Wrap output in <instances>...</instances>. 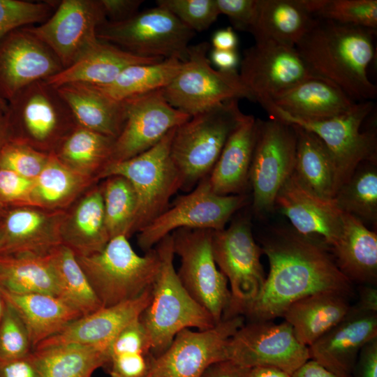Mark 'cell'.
I'll return each instance as SVG.
<instances>
[{
  "mask_svg": "<svg viewBox=\"0 0 377 377\" xmlns=\"http://www.w3.org/2000/svg\"><path fill=\"white\" fill-rule=\"evenodd\" d=\"M325 244L295 230L274 228L263 238L261 249L269 272L257 295L229 308L223 318L241 316L249 321L282 317L295 301L318 293L352 295L350 281L338 267Z\"/></svg>",
  "mask_w": 377,
  "mask_h": 377,
  "instance_id": "1",
  "label": "cell"
},
{
  "mask_svg": "<svg viewBox=\"0 0 377 377\" xmlns=\"http://www.w3.org/2000/svg\"><path fill=\"white\" fill-rule=\"evenodd\" d=\"M376 30L316 18L295 49L315 76L328 80L355 102L374 101L376 85L367 69Z\"/></svg>",
  "mask_w": 377,
  "mask_h": 377,
  "instance_id": "2",
  "label": "cell"
},
{
  "mask_svg": "<svg viewBox=\"0 0 377 377\" xmlns=\"http://www.w3.org/2000/svg\"><path fill=\"white\" fill-rule=\"evenodd\" d=\"M161 258L159 272L152 284V296L139 320L151 341L154 357L163 353L184 329L206 330L216 324L182 284L174 266L172 238L162 239L156 246Z\"/></svg>",
  "mask_w": 377,
  "mask_h": 377,
  "instance_id": "3",
  "label": "cell"
},
{
  "mask_svg": "<svg viewBox=\"0 0 377 377\" xmlns=\"http://www.w3.org/2000/svg\"><path fill=\"white\" fill-rule=\"evenodd\" d=\"M238 101L222 102L176 128L170 155L182 175L184 189L209 175L230 135L249 117L242 112Z\"/></svg>",
  "mask_w": 377,
  "mask_h": 377,
  "instance_id": "4",
  "label": "cell"
},
{
  "mask_svg": "<svg viewBox=\"0 0 377 377\" xmlns=\"http://www.w3.org/2000/svg\"><path fill=\"white\" fill-rule=\"evenodd\" d=\"M75 257L103 307L139 297L152 286L161 267L156 248L139 256L124 235L110 239L98 253Z\"/></svg>",
  "mask_w": 377,
  "mask_h": 377,
  "instance_id": "5",
  "label": "cell"
},
{
  "mask_svg": "<svg viewBox=\"0 0 377 377\" xmlns=\"http://www.w3.org/2000/svg\"><path fill=\"white\" fill-rule=\"evenodd\" d=\"M176 128L145 152L125 161L108 163L98 176H122L133 187L138 205L131 235L163 213L168 207L172 196L183 188L182 175L170 155Z\"/></svg>",
  "mask_w": 377,
  "mask_h": 377,
  "instance_id": "6",
  "label": "cell"
},
{
  "mask_svg": "<svg viewBox=\"0 0 377 377\" xmlns=\"http://www.w3.org/2000/svg\"><path fill=\"white\" fill-rule=\"evenodd\" d=\"M10 139L45 153H53L77 126L57 89L45 80L35 82L7 103Z\"/></svg>",
  "mask_w": 377,
  "mask_h": 377,
  "instance_id": "7",
  "label": "cell"
},
{
  "mask_svg": "<svg viewBox=\"0 0 377 377\" xmlns=\"http://www.w3.org/2000/svg\"><path fill=\"white\" fill-rule=\"evenodd\" d=\"M209 47L207 42L189 45L179 72L162 89L172 106L191 117L231 99L254 101L237 71L212 68L207 57Z\"/></svg>",
  "mask_w": 377,
  "mask_h": 377,
  "instance_id": "8",
  "label": "cell"
},
{
  "mask_svg": "<svg viewBox=\"0 0 377 377\" xmlns=\"http://www.w3.org/2000/svg\"><path fill=\"white\" fill-rule=\"evenodd\" d=\"M97 38L141 57L186 59L195 32L168 10L156 6L118 22H105Z\"/></svg>",
  "mask_w": 377,
  "mask_h": 377,
  "instance_id": "9",
  "label": "cell"
},
{
  "mask_svg": "<svg viewBox=\"0 0 377 377\" xmlns=\"http://www.w3.org/2000/svg\"><path fill=\"white\" fill-rule=\"evenodd\" d=\"M374 110V101H366L357 102L346 112L325 119L302 120L282 115L271 118L308 129L322 140L334 165L337 193L360 163L376 159V132L374 128L362 130L363 123Z\"/></svg>",
  "mask_w": 377,
  "mask_h": 377,
  "instance_id": "10",
  "label": "cell"
},
{
  "mask_svg": "<svg viewBox=\"0 0 377 377\" xmlns=\"http://www.w3.org/2000/svg\"><path fill=\"white\" fill-rule=\"evenodd\" d=\"M246 200L243 194L221 195L215 193L207 177L191 193L179 196L170 207L140 230L138 244L147 252L178 229H223Z\"/></svg>",
  "mask_w": 377,
  "mask_h": 377,
  "instance_id": "11",
  "label": "cell"
},
{
  "mask_svg": "<svg viewBox=\"0 0 377 377\" xmlns=\"http://www.w3.org/2000/svg\"><path fill=\"white\" fill-rule=\"evenodd\" d=\"M212 230L181 228L171 233L175 255L180 258L178 277L188 294L214 318L222 320L231 299L228 280L215 263Z\"/></svg>",
  "mask_w": 377,
  "mask_h": 377,
  "instance_id": "12",
  "label": "cell"
},
{
  "mask_svg": "<svg viewBox=\"0 0 377 377\" xmlns=\"http://www.w3.org/2000/svg\"><path fill=\"white\" fill-rule=\"evenodd\" d=\"M296 143L291 124L271 117L260 119L249 172L257 214H266L275 208L278 192L294 171Z\"/></svg>",
  "mask_w": 377,
  "mask_h": 377,
  "instance_id": "13",
  "label": "cell"
},
{
  "mask_svg": "<svg viewBox=\"0 0 377 377\" xmlns=\"http://www.w3.org/2000/svg\"><path fill=\"white\" fill-rule=\"evenodd\" d=\"M226 354L227 360L248 368L273 367L290 375L310 359L309 348L285 320L244 323L228 340Z\"/></svg>",
  "mask_w": 377,
  "mask_h": 377,
  "instance_id": "14",
  "label": "cell"
},
{
  "mask_svg": "<svg viewBox=\"0 0 377 377\" xmlns=\"http://www.w3.org/2000/svg\"><path fill=\"white\" fill-rule=\"evenodd\" d=\"M106 21L100 0H62L47 20L28 29L66 68L98 43L97 29Z\"/></svg>",
  "mask_w": 377,
  "mask_h": 377,
  "instance_id": "15",
  "label": "cell"
},
{
  "mask_svg": "<svg viewBox=\"0 0 377 377\" xmlns=\"http://www.w3.org/2000/svg\"><path fill=\"white\" fill-rule=\"evenodd\" d=\"M244 320L237 316L222 319L209 330L180 331L168 348L154 357L146 377H201L210 364L227 360L228 341Z\"/></svg>",
  "mask_w": 377,
  "mask_h": 377,
  "instance_id": "16",
  "label": "cell"
},
{
  "mask_svg": "<svg viewBox=\"0 0 377 377\" xmlns=\"http://www.w3.org/2000/svg\"><path fill=\"white\" fill-rule=\"evenodd\" d=\"M212 248L219 269L230 283L231 299L227 309L253 299L265 276L260 263L263 252L254 239L249 220L240 218L227 228L212 230Z\"/></svg>",
  "mask_w": 377,
  "mask_h": 377,
  "instance_id": "17",
  "label": "cell"
},
{
  "mask_svg": "<svg viewBox=\"0 0 377 377\" xmlns=\"http://www.w3.org/2000/svg\"><path fill=\"white\" fill-rule=\"evenodd\" d=\"M241 79L261 106L300 82L315 76L295 47L257 41L244 51Z\"/></svg>",
  "mask_w": 377,
  "mask_h": 377,
  "instance_id": "18",
  "label": "cell"
},
{
  "mask_svg": "<svg viewBox=\"0 0 377 377\" xmlns=\"http://www.w3.org/2000/svg\"><path fill=\"white\" fill-rule=\"evenodd\" d=\"M125 101L126 120L114 140L110 163L125 161L145 152L191 117L172 106L162 89Z\"/></svg>",
  "mask_w": 377,
  "mask_h": 377,
  "instance_id": "19",
  "label": "cell"
},
{
  "mask_svg": "<svg viewBox=\"0 0 377 377\" xmlns=\"http://www.w3.org/2000/svg\"><path fill=\"white\" fill-rule=\"evenodd\" d=\"M64 69L54 53L28 27L0 41V100L6 103L31 84Z\"/></svg>",
  "mask_w": 377,
  "mask_h": 377,
  "instance_id": "20",
  "label": "cell"
},
{
  "mask_svg": "<svg viewBox=\"0 0 377 377\" xmlns=\"http://www.w3.org/2000/svg\"><path fill=\"white\" fill-rule=\"evenodd\" d=\"M377 338V310L357 302L334 327L309 346L310 359L346 377L363 346Z\"/></svg>",
  "mask_w": 377,
  "mask_h": 377,
  "instance_id": "21",
  "label": "cell"
},
{
  "mask_svg": "<svg viewBox=\"0 0 377 377\" xmlns=\"http://www.w3.org/2000/svg\"><path fill=\"white\" fill-rule=\"evenodd\" d=\"M275 207L281 209L300 235L318 237L331 248L337 242L342 229L343 212L333 199L313 194L293 174L278 192Z\"/></svg>",
  "mask_w": 377,
  "mask_h": 377,
  "instance_id": "22",
  "label": "cell"
},
{
  "mask_svg": "<svg viewBox=\"0 0 377 377\" xmlns=\"http://www.w3.org/2000/svg\"><path fill=\"white\" fill-rule=\"evenodd\" d=\"M151 296L152 286L136 298L102 307L94 313L81 316L59 333L41 342L34 350L70 343L107 350L110 343L124 327L139 318Z\"/></svg>",
  "mask_w": 377,
  "mask_h": 377,
  "instance_id": "23",
  "label": "cell"
},
{
  "mask_svg": "<svg viewBox=\"0 0 377 377\" xmlns=\"http://www.w3.org/2000/svg\"><path fill=\"white\" fill-rule=\"evenodd\" d=\"M66 213L32 206L9 212L0 223L3 248L0 253L47 255L62 244L61 230Z\"/></svg>",
  "mask_w": 377,
  "mask_h": 377,
  "instance_id": "24",
  "label": "cell"
},
{
  "mask_svg": "<svg viewBox=\"0 0 377 377\" xmlns=\"http://www.w3.org/2000/svg\"><path fill=\"white\" fill-rule=\"evenodd\" d=\"M356 103L332 82L313 77L274 97L262 107L269 117L282 115L315 121L345 113Z\"/></svg>",
  "mask_w": 377,
  "mask_h": 377,
  "instance_id": "25",
  "label": "cell"
},
{
  "mask_svg": "<svg viewBox=\"0 0 377 377\" xmlns=\"http://www.w3.org/2000/svg\"><path fill=\"white\" fill-rule=\"evenodd\" d=\"M259 122V119L249 115L229 137L207 176L215 193L221 195L242 194L246 188Z\"/></svg>",
  "mask_w": 377,
  "mask_h": 377,
  "instance_id": "26",
  "label": "cell"
},
{
  "mask_svg": "<svg viewBox=\"0 0 377 377\" xmlns=\"http://www.w3.org/2000/svg\"><path fill=\"white\" fill-rule=\"evenodd\" d=\"M163 59L136 56L99 40L93 48L73 65L45 80L54 87L69 83L103 87L113 82L123 70L130 66L152 64Z\"/></svg>",
  "mask_w": 377,
  "mask_h": 377,
  "instance_id": "27",
  "label": "cell"
},
{
  "mask_svg": "<svg viewBox=\"0 0 377 377\" xmlns=\"http://www.w3.org/2000/svg\"><path fill=\"white\" fill-rule=\"evenodd\" d=\"M58 92L68 105L77 126L116 139L126 120V101H118L94 87L69 83Z\"/></svg>",
  "mask_w": 377,
  "mask_h": 377,
  "instance_id": "28",
  "label": "cell"
},
{
  "mask_svg": "<svg viewBox=\"0 0 377 377\" xmlns=\"http://www.w3.org/2000/svg\"><path fill=\"white\" fill-rule=\"evenodd\" d=\"M331 249L338 267L350 281L376 283L377 234L360 219L343 212L341 232Z\"/></svg>",
  "mask_w": 377,
  "mask_h": 377,
  "instance_id": "29",
  "label": "cell"
},
{
  "mask_svg": "<svg viewBox=\"0 0 377 377\" xmlns=\"http://www.w3.org/2000/svg\"><path fill=\"white\" fill-rule=\"evenodd\" d=\"M348 297L335 291L311 295L290 304L282 318L292 327L297 339L309 347L347 314L351 307Z\"/></svg>",
  "mask_w": 377,
  "mask_h": 377,
  "instance_id": "30",
  "label": "cell"
},
{
  "mask_svg": "<svg viewBox=\"0 0 377 377\" xmlns=\"http://www.w3.org/2000/svg\"><path fill=\"white\" fill-rule=\"evenodd\" d=\"M1 292L4 300L23 321L33 350L82 316L57 296L45 293L14 294L2 290Z\"/></svg>",
  "mask_w": 377,
  "mask_h": 377,
  "instance_id": "31",
  "label": "cell"
},
{
  "mask_svg": "<svg viewBox=\"0 0 377 377\" xmlns=\"http://www.w3.org/2000/svg\"><path fill=\"white\" fill-rule=\"evenodd\" d=\"M62 244L75 256L101 251L110 238L106 228L102 188L90 191L66 214L61 230Z\"/></svg>",
  "mask_w": 377,
  "mask_h": 377,
  "instance_id": "32",
  "label": "cell"
},
{
  "mask_svg": "<svg viewBox=\"0 0 377 377\" xmlns=\"http://www.w3.org/2000/svg\"><path fill=\"white\" fill-rule=\"evenodd\" d=\"M316 20L301 0H259L249 32L256 42L269 40L295 47Z\"/></svg>",
  "mask_w": 377,
  "mask_h": 377,
  "instance_id": "33",
  "label": "cell"
},
{
  "mask_svg": "<svg viewBox=\"0 0 377 377\" xmlns=\"http://www.w3.org/2000/svg\"><path fill=\"white\" fill-rule=\"evenodd\" d=\"M296 133L293 175L307 190L327 200L336 194V172L331 155L322 140L311 131L291 124Z\"/></svg>",
  "mask_w": 377,
  "mask_h": 377,
  "instance_id": "34",
  "label": "cell"
},
{
  "mask_svg": "<svg viewBox=\"0 0 377 377\" xmlns=\"http://www.w3.org/2000/svg\"><path fill=\"white\" fill-rule=\"evenodd\" d=\"M49 254L0 253V289L14 294L45 293L58 297Z\"/></svg>",
  "mask_w": 377,
  "mask_h": 377,
  "instance_id": "35",
  "label": "cell"
},
{
  "mask_svg": "<svg viewBox=\"0 0 377 377\" xmlns=\"http://www.w3.org/2000/svg\"><path fill=\"white\" fill-rule=\"evenodd\" d=\"M114 138L76 126L53 154L66 166L89 178L110 163Z\"/></svg>",
  "mask_w": 377,
  "mask_h": 377,
  "instance_id": "36",
  "label": "cell"
},
{
  "mask_svg": "<svg viewBox=\"0 0 377 377\" xmlns=\"http://www.w3.org/2000/svg\"><path fill=\"white\" fill-rule=\"evenodd\" d=\"M41 377H92L105 368L107 350L88 345L63 344L33 350Z\"/></svg>",
  "mask_w": 377,
  "mask_h": 377,
  "instance_id": "37",
  "label": "cell"
},
{
  "mask_svg": "<svg viewBox=\"0 0 377 377\" xmlns=\"http://www.w3.org/2000/svg\"><path fill=\"white\" fill-rule=\"evenodd\" d=\"M182 63L178 59L169 58L152 64L132 65L110 84L94 87L114 100L123 101L167 87L179 72Z\"/></svg>",
  "mask_w": 377,
  "mask_h": 377,
  "instance_id": "38",
  "label": "cell"
},
{
  "mask_svg": "<svg viewBox=\"0 0 377 377\" xmlns=\"http://www.w3.org/2000/svg\"><path fill=\"white\" fill-rule=\"evenodd\" d=\"M90 179L75 172L50 153L45 168L34 179L31 206L61 210L83 190Z\"/></svg>",
  "mask_w": 377,
  "mask_h": 377,
  "instance_id": "39",
  "label": "cell"
},
{
  "mask_svg": "<svg viewBox=\"0 0 377 377\" xmlns=\"http://www.w3.org/2000/svg\"><path fill=\"white\" fill-rule=\"evenodd\" d=\"M58 288V297L82 316L102 308L73 251L61 244L49 254Z\"/></svg>",
  "mask_w": 377,
  "mask_h": 377,
  "instance_id": "40",
  "label": "cell"
},
{
  "mask_svg": "<svg viewBox=\"0 0 377 377\" xmlns=\"http://www.w3.org/2000/svg\"><path fill=\"white\" fill-rule=\"evenodd\" d=\"M337 207L365 225L377 223L376 159L360 163L333 198Z\"/></svg>",
  "mask_w": 377,
  "mask_h": 377,
  "instance_id": "41",
  "label": "cell"
},
{
  "mask_svg": "<svg viewBox=\"0 0 377 377\" xmlns=\"http://www.w3.org/2000/svg\"><path fill=\"white\" fill-rule=\"evenodd\" d=\"M102 188L106 228L112 239L119 235L128 238L137 212V197L128 179L119 175L107 177Z\"/></svg>",
  "mask_w": 377,
  "mask_h": 377,
  "instance_id": "42",
  "label": "cell"
},
{
  "mask_svg": "<svg viewBox=\"0 0 377 377\" xmlns=\"http://www.w3.org/2000/svg\"><path fill=\"white\" fill-rule=\"evenodd\" d=\"M314 17L342 24L377 29L376 0H301Z\"/></svg>",
  "mask_w": 377,
  "mask_h": 377,
  "instance_id": "43",
  "label": "cell"
},
{
  "mask_svg": "<svg viewBox=\"0 0 377 377\" xmlns=\"http://www.w3.org/2000/svg\"><path fill=\"white\" fill-rule=\"evenodd\" d=\"M58 3L57 1L0 0V41L15 29L44 22Z\"/></svg>",
  "mask_w": 377,
  "mask_h": 377,
  "instance_id": "44",
  "label": "cell"
},
{
  "mask_svg": "<svg viewBox=\"0 0 377 377\" xmlns=\"http://www.w3.org/2000/svg\"><path fill=\"white\" fill-rule=\"evenodd\" d=\"M50 154L10 139L0 151V168L34 180L45 168Z\"/></svg>",
  "mask_w": 377,
  "mask_h": 377,
  "instance_id": "45",
  "label": "cell"
},
{
  "mask_svg": "<svg viewBox=\"0 0 377 377\" xmlns=\"http://www.w3.org/2000/svg\"><path fill=\"white\" fill-rule=\"evenodd\" d=\"M32 351L29 334L23 321L15 310L4 300L0 318V361L22 357Z\"/></svg>",
  "mask_w": 377,
  "mask_h": 377,
  "instance_id": "46",
  "label": "cell"
},
{
  "mask_svg": "<svg viewBox=\"0 0 377 377\" xmlns=\"http://www.w3.org/2000/svg\"><path fill=\"white\" fill-rule=\"evenodd\" d=\"M158 6L168 10L193 31L207 29L220 15L216 0H158Z\"/></svg>",
  "mask_w": 377,
  "mask_h": 377,
  "instance_id": "47",
  "label": "cell"
},
{
  "mask_svg": "<svg viewBox=\"0 0 377 377\" xmlns=\"http://www.w3.org/2000/svg\"><path fill=\"white\" fill-rule=\"evenodd\" d=\"M151 350L150 337L139 318L124 327L107 348L110 357L125 353H149Z\"/></svg>",
  "mask_w": 377,
  "mask_h": 377,
  "instance_id": "48",
  "label": "cell"
},
{
  "mask_svg": "<svg viewBox=\"0 0 377 377\" xmlns=\"http://www.w3.org/2000/svg\"><path fill=\"white\" fill-rule=\"evenodd\" d=\"M154 356L151 353H125L109 357L105 369L110 377H146Z\"/></svg>",
  "mask_w": 377,
  "mask_h": 377,
  "instance_id": "49",
  "label": "cell"
},
{
  "mask_svg": "<svg viewBox=\"0 0 377 377\" xmlns=\"http://www.w3.org/2000/svg\"><path fill=\"white\" fill-rule=\"evenodd\" d=\"M34 180L0 168V201L3 204L31 206Z\"/></svg>",
  "mask_w": 377,
  "mask_h": 377,
  "instance_id": "50",
  "label": "cell"
},
{
  "mask_svg": "<svg viewBox=\"0 0 377 377\" xmlns=\"http://www.w3.org/2000/svg\"><path fill=\"white\" fill-rule=\"evenodd\" d=\"M220 15L227 16L236 29L250 31L258 10L259 0H216Z\"/></svg>",
  "mask_w": 377,
  "mask_h": 377,
  "instance_id": "51",
  "label": "cell"
},
{
  "mask_svg": "<svg viewBox=\"0 0 377 377\" xmlns=\"http://www.w3.org/2000/svg\"><path fill=\"white\" fill-rule=\"evenodd\" d=\"M0 377H41L33 351L22 357L0 361Z\"/></svg>",
  "mask_w": 377,
  "mask_h": 377,
  "instance_id": "52",
  "label": "cell"
},
{
  "mask_svg": "<svg viewBox=\"0 0 377 377\" xmlns=\"http://www.w3.org/2000/svg\"><path fill=\"white\" fill-rule=\"evenodd\" d=\"M107 21L126 20L138 13L142 0H100Z\"/></svg>",
  "mask_w": 377,
  "mask_h": 377,
  "instance_id": "53",
  "label": "cell"
},
{
  "mask_svg": "<svg viewBox=\"0 0 377 377\" xmlns=\"http://www.w3.org/2000/svg\"><path fill=\"white\" fill-rule=\"evenodd\" d=\"M377 377V338L361 349L354 365L351 377Z\"/></svg>",
  "mask_w": 377,
  "mask_h": 377,
  "instance_id": "54",
  "label": "cell"
},
{
  "mask_svg": "<svg viewBox=\"0 0 377 377\" xmlns=\"http://www.w3.org/2000/svg\"><path fill=\"white\" fill-rule=\"evenodd\" d=\"M251 368L232 360H221L210 364L201 377H249Z\"/></svg>",
  "mask_w": 377,
  "mask_h": 377,
  "instance_id": "55",
  "label": "cell"
},
{
  "mask_svg": "<svg viewBox=\"0 0 377 377\" xmlns=\"http://www.w3.org/2000/svg\"><path fill=\"white\" fill-rule=\"evenodd\" d=\"M210 62L225 71H237L239 57L237 50L213 49L210 52Z\"/></svg>",
  "mask_w": 377,
  "mask_h": 377,
  "instance_id": "56",
  "label": "cell"
},
{
  "mask_svg": "<svg viewBox=\"0 0 377 377\" xmlns=\"http://www.w3.org/2000/svg\"><path fill=\"white\" fill-rule=\"evenodd\" d=\"M290 377H346L337 374L318 362L309 359L298 369H297Z\"/></svg>",
  "mask_w": 377,
  "mask_h": 377,
  "instance_id": "57",
  "label": "cell"
},
{
  "mask_svg": "<svg viewBox=\"0 0 377 377\" xmlns=\"http://www.w3.org/2000/svg\"><path fill=\"white\" fill-rule=\"evenodd\" d=\"M214 49L235 50L238 45V38L231 27L216 31L212 38Z\"/></svg>",
  "mask_w": 377,
  "mask_h": 377,
  "instance_id": "58",
  "label": "cell"
},
{
  "mask_svg": "<svg viewBox=\"0 0 377 377\" xmlns=\"http://www.w3.org/2000/svg\"><path fill=\"white\" fill-rule=\"evenodd\" d=\"M249 377H290V374L273 367H255L250 369Z\"/></svg>",
  "mask_w": 377,
  "mask_h": 377,
  "instance_id": "59",
  "label": "cell"
},
{
  "mask_svg": "<svg viewBox=\"0 0 377 377\" xmlns=\"http://www.w3.org/2000/svg\"><path fill=\"white\" fill-rule=\"evenodd\" d=\"M7 103L0 100V151L10 139L9 126L6 115Z\"/></svg>",
  "mask_w": 377,
  "mask_h": 377,
  "instance_id": "60",
  "label": "cell"
},
{
  "mask_svg": "<svg viewBox=\"0 0 377 377\" xmlns=\"http://www.w3.org/2000/svg\"><path fill=\"white\" fill-rule=\"evenodd\" d=\"M4 307V300L0 290V318Z\"/></svg>",
  "mask_w": 377,
  "mask_h": 377,
  "instance_id": "61",
  "label": "cell"
},
{
  "mask_svg": "<svg viewBox=\"0 0 377 377\" xmlns=\"http://www.w3.org/2000/svg\"><path fill=\"white\" fill-rule=\"evenodd\" d=\"M2 248H3V237H2L1 228L0 226V253H1Z\"/></svg>",
  "mask_w": 377,
  "mask_h": 377,
  "instance_id": "62",
  "label": "cell"
},
{
  "mask_svg": "<svg viewBox=\"0 0 377 377\" xmlns=\"http://www.w3.org/2000/svg\"><path fill=\"white\" fill-rule=\"evenodd\" d=\"M3 204L0 201V214H2L3 212Z\"/></svg>",
  "mask_w": 377,
  "mask_h": 377,
  "instance_id": "63",
  "label": "cell"
}]
</instances>
